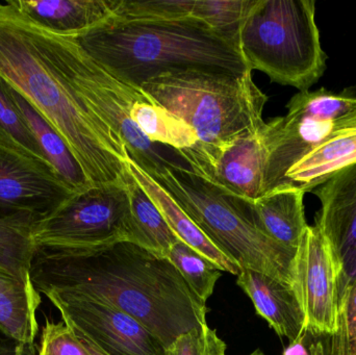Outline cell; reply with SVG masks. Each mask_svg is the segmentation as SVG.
Wrapping results in <instances>:
<instances>
[{
  "label": "cell",
  "instance_id": "6da1fadb",
  "mask_svg": "<svg viewBox=\"0 0 356 355\" xmlns=\"http://www.w3.org/2000/svg\"><path fill=\"white\" fill-rule=\"evenodd\" d=\"M31 281L114 306L134 317L166 348L207 324V308L167 258L129 241L91 249H37Z\"/></svg>",
  "mask_w": 356,
  "mask_h": 355
},
{
  "label": "cell",
  "instance_id": "7a4b0ae2",
  "mask_svg": "<svg viewBox=\"0 0 356 355\" xmlns=\"http://www.w3.org/2000/svg\"><path fill=\"white\" fill-rule=\"evenodd\" d=\"M0 79L63 138L93 185L124 181L122 139L86 104L60 69L46 28L0 2Z\"/></svg>",
  "mask_w": 356,
  "mask_h": 355
},
{
  "label": "cell",
  "instance_id": "3957f363",
  "mask_svg": "<svg viewBox=\"0 0 356 355\" xmlns=\"http://www.w3.org/2000/svg\"><path fill=\"white\" fill-rule=\"evenodd\" d=\"M86 52L125 85L190 69L251 71L238 46L198 19L125 21L111 17L74 37Z\"/></svg>",
  "mask_w": 356,
  "mask_h": 355
},
{
  "label": "cell",
  "instance_id": "277c9868",
  "mask_svg": "<svg viewBox=\"0 0 356 355\" xmlns=\"http://www.w3.org/2000/svg\"><path fill=\"white\" fill-rule=\"evenodd\" d=\"M147 174L175 200L216 247L243 270L264 273L295 289L297 251L257 229L251 216L250 199L217 187L188 168L164 167Z\"/></svg>",
  "mask_w": 356,
  "mask_h": 355
},
{
  "label": "cell",
  "instance_id": "5b68a950",
  "mask_svg": "<svg viewBox=\"0 0 356 355\" xmlns=\"http://www.w3.org/2000/svg\"><path fill=\"white\" fill-rule=\"evenodd\" d=\"M140 90L192 127L201 145H220L266 123L268 96L255 85L252 71L190 69L150 79Z\"/></svg>",
  "mask_w": 356,
  "mask_h": 355
},
{
  "label": "cell",
  "instance_id": "8992f818",
  "mask_svg": "<svg viewBox=\"0 0 356 355\" xmlns=\"http://www.w3.org/2000/svg\"><path fill=\"white\" fill-rule=\"evenodd\" d=\"M238 46L251 71L299 92L309 91L327 68L314 0H254Z\"/></svg>",
  "mask_w": 356,
  "mask_h": 355
},
{
  "label": "cell",
  "instance_id": "52a82bcc",
  "mask_svg": "<svg viewBox=\"0 0 356 355\" xmlns=\"http://www.w3.org/2000/svg\"><path fill=\"white\" fill-rule=\"evenodd\" d=\"M46 31L65 76L91 110L122 139L135 164L146 173L164 167L190 169L177 150L152 143L131 120V108L146 97L141 90L113 76L83 50L74 37Z\"/></svg>",
  "mask_w": 356,
  "mask_h": 355
},
{
  "label": "cell",
  "instance_id": "ba28073f",
  "mask_svg": "<svg viewBox=\"0 0 356 355\" xmlns=\"http://www.w3.org/2000/svg\"><path fill=\"white\" fill-rule=\"evenodd\" d=\"M288 113L266 122L268 158L265 194L284 188L295 164L323 144L356 110V90L320 88L298 92L286 104ZM264 194V195H265Z\"/></svg>",
  "mask_w": 356,
  "mask_h": 355
},
{
  "label": "cell",
  "instance_id": "9c48e42d",
  "mask_svg": "<svg viewBox=\"0 0 356 355\" xmlns=\"http://www.w3.org/2000/svg\"><path fill=\"white\" fill-rule=\"evenodd\" d=\"M31 236L37 249H91L121 241L137 244L125 181L75 193L33 223Z\"/></svg>",
  "mask_w": 356,
  "mask_h": 355
},
{
  "label": "cell",
  "instance_id": "30bf717a",
  "mask_svg": "<svg viewBox=\"0 0 356 355\" xmlns=\"http://www.w3.org/2000/svg\"><path fill=\"white\" fill-rule=\"evenodd\" d=\"M42 294L92 355H168L154 333L114 306L58 292Z\"/></svg>",
  "mask_w": 356,
  "mask_h": 355
},
{
  "label": "cell",
  "instance_id": "8fae6325",
  "mask_svg": "<svg viewBox=\"0 0 356 355\" xmlns=\"http://www.w3.org/2000/svg\"><path fill=\"white\" fill-rule=\"evenodd\" d=\"M74 194L51 166L24 154L0 133V217L35 223Z\"/></svg>",
  "mask_w": 356,
  "mask_h": 355
},
{
  "label": "cell",
  "instance_id": "7c38bea8",
  "mask_svg": "<svg viewBox=\"0 0 356 355\" xmlns=\"http://www.w3.org/2000/svg\"><path fill=\"white\" fill-rule=\"evenodd\" d=\"M193 172L234 195L255 200L265 194L266 123L259 131L217 146L178 150Z\"/></svg>",
  "mask_w": 356,
  "mask_h": 355
},
{
  "label": "cell",
  "instance_id": "4fadbf2b",
  "mask_svg": "<svg viewBox=\"0 0 356 355\" xmlns=\"http://www.w3.org/2000/svg\"><path fill=\"white\" fill-rule=\"evenodd\" d=\"M296 289L307 321L305 331L318 338L338 331L340 270L332 247L317 225H309L295 260Z\"/></svg>",
  "mask_w": 356,
  "mask_h": 355
},
{
  "label": "cell",
  "instance_id": "5bb4252c",
  "mask_svg": "<svg viewBox=\"0 0 356 355\" xmlns=\"http://www.w3.org/2000/svg\"><path fill=\"white\" fill-rule=\"evenodd\" d=\"M312 193L320 200L315 217L340 270V296L356 279V163L336 171Z\"/></svg>",
  "mask_w": 356,
  "mask_h": 355
},
{
  "label": "cell",
  "instance_id": "9a60e30c",
  "mask_svg": "<svg viewBox=\"0 0 356 355\" xmlns=\"http://www.w3.org/2000/svg\"><path fill=\"white\" fill-rule=\"evenodd\" d=\"M236 285L249 296L257 314L265 319L280 337L294 342L305 333V311L294 288L248 269L238 275Z\"/></svg>",
  "mask_w": 356,
  "mask_h": 355
},
{
  "label": "cell",
  "instance_id": "2e32d148",
  "mask_svg": "<svg viewBox=\"0 0 356 355\" xmlns=\"http://www.w3.org/2000/svg\"><path fill=\"white\" fill-rule=\"evenodd\" d=\"M38 24L76 37L111 18L119 0H8Z\"/></svg>",
  "mask_w": 356,
  "mask_h": 355
},
{
  "label": "cell",
  "instance_id": "e0dca14e",
  "mask_svg": "<svg viewBox=\"0 0 356 355\" xmlns=\"http://www.w3.org/2000/svg\"><path fill=\"white\" fill-rule=\"evenodd\" d=\"M356 163V110L323 144L295 164L286 175V187L312 193L336 171Z\"/></svg>",
  "mask_w": 356,
  "mask_h": 355
},
{
  "label": "cell",
  "instance_id": "ac0fdd59",
  "mask_svg": "<svg viewBox=\"0 0 356 355\" xmlns=\"http://www.w3.org/2000/svg\"><path fill=\"white\" fill-rule=\"evenodd\" d=\"M305 195L302 189L292 185L250 200L253 222L268 237L297 251L309 227L303 204Z\"/></svg>",
  "mask_w": 356,
  "mask_h": 355
},
{
  "label": "cell",
  "instance_id": "d6986e66",
  "mask_svg": "<svg viewBox=\"0 0 356 355\" xmlns=\"http://www.w3.org/2000/svg\"><path fill=\"white\" fill-rule=\"evenodd\" d=\"M127 165L129 172L154 200V204L166 219L169 226L180 241L196 250L201 256L209 258L220 270L232 273L236 276L241 274L243 269L216 247L215 244L203 233V231L195 224L194 221L184 212L175 200L162 187H160L131 158H127Z\"/></svg>",
  "mask_w": 356,
  "mask_h": 355
},
{
  "label": "cell",
  "instance_id": "ffe728a7",
  "mask_svg": "<svg viewBox=\"0 0 356 355\" xmlns=\"http://www.w3.org/2000/svg\"><path fill=\"white\" fill-rule=\"evenodd\" d=\"M41 304L33 283H25L0 269V331L8 339L33 347Z\"/></svg>",
  "mask_w": 356,
  "mask_h": 355
},
{
  "label": "cell",
  "instance_id": "44dd1931",
  "mask_svg": "<svg viewBox=\"0 0 356 355\" xmlns=\"http://www.w3.org/2000/svg\"><path fill=\"white\" fill-rule=\"evenodd\" d=\"M6 87L40 149L58 176L75 193H81L93 187L83 167L63 138L44 120L43 117H41L24 97L8 85Z\"/></svg>",
  "mask_w": 356,
  "mask_h": 355
},
{
  "label": "cell",
  "instance_id": "7402d4cb",
  "mask_svg": "<svg viewBox=\"0 0 356 355\" xmlns=\"http://www.w3.org/2000/svg\"><path fill=\"white\" fill-rule=\"evenodd\" d=\"M124 181L138 245L160 258H166L171 247L179 239L169 226L154 200L129 171H127Z\"/></svg>",
  "mask_w": 356,
  "mask_h": 355
},
{
  "label": "cell",
  "instance_id": "603a6c76",
  "mask_svg": "<svg viewBox=\"0 0 356 355\" xmlns=\"http://www.w3.org/2000/svg\"><path fill=\"white\" fill-rule=\"evenodd\" d=\"M131 117L152 143L161 144L177 151L192 147L197 143L196 133L192 127L147 97L136 102L131 108Z\"/></svg>",
  "mask_w": 356,
  "mask_h": 355
},
{
  "label": "cell",
  "instance_id": "cb8c5ba5",
  "mask_svg": "<svg viewBox=\"0 0 356 355\" xmlns=\"http://www.w3.org/2000/svg\"><path fill=\"white\" fill-rule=\"evenodd\" d=\"M33 224L23 219L0 217V269L25 283H33L31 266L37 252Z\"/></svg>",
  "mask_w": 356,
  "mask_h": 355
},
{
  "label": "cell",
  "instance_id": "d4e9b609",
  "mask_svg": "<svg viewBox=\"0 0 356 355\" xmlns=\"http://www.w3.org/2000/svg\"><path fill=\"white\" fill-rule=\"evenodd\" d=\"M166 258L177 268L197 297L207 304L221 277V270L180 240L171 247Z\"/></svg>",
  "mask_w": 356,
  "mask_h": 355
},
{
  "label": "cell",
  "instance_id": "484cf974",
  "mask_svg": "<svg viewBox=\"0 0 356 355\" xmlns=\"http://www.w3.org/2000/svg\"><path fill=\"white\" fill-rule=\"evenodd\" d=\"M254 0H195L192 18L238 45L241 25Z\"/></svg>",
  "mask_w": 356,
  "mask_h": 355
},
{
  "label": "cell",
  "instance_id": "4316f807",
  "mask_svg": "<svg viewBox=\"0 0 356 355\" xmlns=\"http://www.w3.org/2000/svg\"><path fill=\"white\" fill-rule=\"evenodd\" d=\"M195 0H119L112 17L119 20H175L192 17Z\"/></svg>",
  "mask_w": 356,
  "mask_h": 355
},
{
  "label": "cell",
  "instance_id": "83f0119b",
  "mask_svg": "<svg viewBox=\"0 0 356 355\" xmlns=\"http://www.w3.org/2000/svg\"><path fill=\"white\" fill-rule=\"evenodd\" d=\"M0 133L24 154L49 164L15 104L6 83L0 79ZM52 167V166H51Z\"/></svg>",
  "mask_w": 356,
  "mask_h": 355
},
{
  "label": "cell",
  "instance_id": "f1b7e54d",
  "mask_svg": "<svg viewBox=\"0 0 356 355\" xmlns=\"http://www.w3.org/2000/svg\"><path fill=\"white\" fill-rule=\"evenodd\" d=\"M324 339L326 354L356 355V279L341 294L338 331Z\"/></svg>",
  "mask_w": 356,
  "mask_h": 355
},
{
  "label": "cell",
  "instance_id": "f546056e",
  "mask_svg": "<svg viewBox=\"0 0 356 355\" xmlns=\"http://www.w3.org/2000/svg\"><path fill=\"white\" fill-rule=\"evenodd\" d=\"M227 346L207 325L182 333L167 348L168 355H226Z\"/></svg>",
  "mask_w": 356,
  "mask_h": 355
},
{
  "label": "cell",
  "instance_id": "4dcf8cb0",
  "mask_svg": "<svg viewBox=\"0 0 356 355\" xmlns=\"http://www.w3.org/2000/svg\"><path fill=\"white\" fill-rule=\"evenodd\" d=\"M37 355H92L64 322L47 321Z\"/></svg>",
  "mask_w": 356,
  "mask_h": 355
},
{
  "label": "cell",
  "instance_id": "1f68e13d",
  "mask_svg": "<svg viewBox=\"0 0 356 355\" xmlns=\"http://www.w3.org/2000/svg\"><path fill=\"white\" fill-rule=\"evenodd\" d=\"M282 355H311L307 340V331L296 341L290 342V345L284 350Z\"/></svg>",
  "mask_w": 356,
  "mask_h": 355
},
{
  "label": "cell",
  "instance_id": "d6a6232c",
  "mask_svg": "<svg viewBox=\"0 0 356 355\" xmlns=\"http://www.w3.org/2000/svg\"><path fill=\"white\" fill-rule=\"evenodd\" d=\"M31 347L22 345L14 340L0 341V355H25Z\"/></svg>",
  "mask_w": 356,
  "mask_h": 355
},
{
  "label": "cell",
  "instance_id": "836d02e7",
  "mask_svg": "<svg viewBox=\"0 0 356 355\" xmlns=\"http://www.w3.org/2000/svg\"><path fill=\"white\" fill-rule=\"evenodd\" d=\"M307 340L309 343V352L311 355H327L326 354L325 347L321 339L315 336L309 335L307 331Z\"/></svg>",
  "mask_w": 356,
  "mask_h": 355
},
{
  "label": "cell",
  "instance_id": "e575fe53",
  "mask_svg": "<svg viewBox=\"0 0 356 355\" xmlns=\"http://www.w3.org/2000/svg\"><path fill=\"white\" fill-rule=\"evenodd\" d=\"M249 355H265V354H264V352H261V349H257V350H255V352H253L252 354H249Z\"/></svg>",
  "mask_w": 356,
  "mask_h": 355
},
{
  "label": "cell",
  "instance_id": "d590c367",
  "mask_svg": "<svg viewBox=\"0 0 356 355\" xmlns=\"http://www.w3.org/2000/svg\"><path fill=\"white\" fill-rule=\"evenodd\" d=\"M31 349H29V352H27L26 354H25V355H37V354H33V352H31Z\"/></svg>",
  "mask_w": 356,
  "mask_h": 355
}]
</instances>
